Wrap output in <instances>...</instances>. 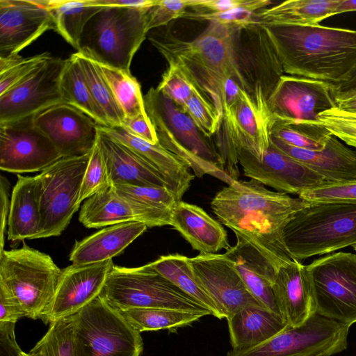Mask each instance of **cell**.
I'll use <instances>...</instances> for the list:
<instances>
[{"mask_svg":"<svg viewBox=\"0 0 356 356\" xmlns=\"http://www.w3.org/2000/svg\"><path fill=\"white\" fill-rule=\"evenodd\" d=\"M147 36L168 64H175L184 71L215 107L222 121L228 81L232 80L254 99H268L284 74L268 35L259 23L209 22L191 41L169 31H149Z\"/></svg>","mask_w":356,"mask_h":356,"instance_id":"1","label":"cell"},{"mask_svg":"<svg viewBox=\"0 0 356 356\" xmlns=\"http://www.w3.org/2000/svg\"><path fill=\"white\" fill-rule=\"evenodd\" d=\"M309 203L250 179L236 180L223 188L213 198L211 207L236 238L249 243L278 269L294 260L285 247L284 229Z\"/></svg>","mask_w":356,"mask_h":356,"instance_id":"2","label":"cell"},{"mask_svg":"<svg viewBox=\"0 0 356 356\" xmlns=\"http://www.w3.org/2000/svg\"><path fill=\"white\" fill-rule=\"evenodd\" d=\"M284 74L340 81L356 66V31L320 24L263 25Z\"/></svg>","mask_w":356,"mask_h":356,"instance_id":"3","label":"cell"},{"mask_svg":"<svg viewBox=\"0 0 356 356\" xmlns=\"http://www.w3.org/2000/svg\"><path fill=\"white\" fill-rule=\"evenodd\" d=\"M144 102L159 144L184 160L195 176L209 175L227 185L234 181L227 175L216 145L179 106L156 88L149 90Z\"/></svg>","mask_w":356,"mask_h":356,"instance_id":"4","label":"cell"},{"mask_svg":"<svg viewBox=\"0 0 356 356\" xmlns=\"http://www.w3.org/2000/svg\"><path fill=\"white\" fill-rule=\"evenodd\" d=\"M285 247L300 261L356 245V202H309L285 226Z\"/></svg>","mask_w":356,"mask_h":356,"instance_id":"5","label":"cell"},{"mask_svg":"<svg viewBox=\"0 0 356 356\" xmlns=\"http://www.w3.org/2000/svg\"><path fill=\"white\" fill-rule=\"evenodd\" d=\"M149 8L102 7L86 24L79 52L99 64L130 71L132 59L148 33Z\"/></svg>","mask_w":356,"mask_h":356,"instance_id":"6","label":"cell"},{"mask_svg":"<svg viewBox=\"0 0 356 356\" xmlns=\"http://www.w3.org/2000/svg\"><path fill=\"white\" fill-rule=\"evenodd\" d=\"M99 298L120 312L134 308H163L211 312L162 276L151 264L136 268L112 267Z\"/></svg>","mask_w":356,"mask_h":356,"instance_id":"7","label":"cell"},{"mask_svg":"<svg viewBox=\"0 0 356 356\" xmlns=\"http://www.w3.org/2000/svg\"><path fill=\"white\" fill-rule=\"evenodd\" d=\"M62 270L47 254L25 243L0 252V290L14 298L25 316L41 317L55 294Z\"/></svg>","mask_w":356,"mask_h":356,"instance_id":"8","label":"cell"},{"mask_svg":"<svg viewBox=\"0 0 356 356\" xmlns=\"http://www.w3.org/2000/svg\"><path fill=\"white\" fill-rule=\"evenodd\" d=\"M268 99L252 98L239 90L234 102L225 112L216 147L227 175L234 181L240 175L236 149H244L261 159L270 145V131L275 121Z\"/></svg>","mask_w":356,"mask_h":356,"instance_id":"9","label":"cell"},{"mask_svg":"<svg viewBox=\"0 0 356 356\" xmlns=\"http://www.w3.org/2000/svg\"><path fill=\"white\" fill-rule=\"evenodd\" d=\"M90 154L61 158L38 175L40 181L38 238L60 235L78 211Z\"/></svg>","mask_w":356,"mask_h":356,"instance_id":"10","label":"cell"},{"mask_svg":"<svg viewBox=\"0 0 356 356\" xmlns=\"http://www.w3.org/2000/svg\"><path fill=\"white\" fill-rule=\"evenodd\" d=\"M316 314L341 323H356V254L337 252L306 266Z\"/></svg>","mask_w":356,"mask_h":356,"instance_id":"11","label":"cell"},{"mask_svg":"<svg viewBox=\"0 0 356 356\" xmlns=\"http://www.w3.org/2000/svg\"><path fill=\"white\" fill-rule=\"evenodd\" d=\"M350 327L315 314L300 326H287L255 347L231 350L227 356H331L346 349Z\"/></svg>","mask_w":356,"mask_h":356,"instance_id":"12","label":"cell"},{"mask_svg":"<svg viewBox=\"0 0 356 356\" xmlns=\"http://www.w3.org/2000/svg\"><path fill=\"white\" fill-rule=\"evenodd\" d=\"M72 317L85 356L140 355V332L99 297Z\"/></svg>","mask_w":356,"mask_h":356,"instance_id":"13","label":"cell"},{"mask_svg":"<svg viewBox=\"0 0 356 356\" xmlns=\"http://www.w3.org/2000/svg\"><path fill=\"white\" fill-rule=\"evenodd\" d=\"M34 115L0 122V169L13 173L43 171L63 158L35 126Z\"/></svg>","mask_w":356,"mask_h":356,"instance_id":"14","label":"cell"},{"mask_svg":"<svg viewBox=\"0 0 356 356\" xmlns=\"http://www.w3.org/2000/svg\"><path fill=\"white\" fill-rule=\"evenodd\" d=\"M67 59L50 56L20 83L0 96V122L34 115L64 103L61 76Z\"/></svg>","mask_w":356,"mask_h":356,"instance_id":"15","label":"cell"},{"mask_svg":"<svg viewBox=\"0 0 356 356\" xmlns=\"http://www.w3.org/2000/svg\"><path fill=\"white\" fill-rule=\"evenodd\" d=\"M236 155L245 176L280 193L299 196L327 184L322 176L282 152L270 140L261 159L242 148L236 149Z\"/></svg>","mask_w":356,"mask_h":356,"instance_id":"16","label":"cell"},{"mask_svg":"<svg viewBox=\"0 0 356 356\" xmlns=\"http://www.w3.org/2000/svg\"><path fill=\"white\" fill-rule=\"evenodd\" d=\"M275 120L320 122L319 114L337 107L332 84L284 74L268 99Z\"/></svg>","mask_w":356,"mask_h":356,"instance_id":"17","label":"cell"},{"mask_svg":"<svg viewBox=\"0 0 356 356\" xmlns=\"http://www.w3.org/2000/svg\"><path fill=\"white\" fill-rule=\"evenodd\" d=\"M113 266L112 259L90 264H72L62 270L50 304L41 320L51 324L72 316L99 297Z\"/></svg>","mask_w":356,"mask_h":356,"instance_id":"18","label":"cell"},{"mask_svg":"<svg viewBox=\"0 0 356 356\" xmlns=\"http://www.w3.org/2000/svg\"><path fill=\"white\" fill-rule=\"evenodd\" d=\"M189 261L222 318L227 319L245 307H264L224 254H200L189 258Z\"/></svg>","mask_w":356,"mask_h":356,"instance_id":"19","label":"cell"},{"mask_svg":"<svg viewBox=\"0 0 356 356\" xmlns=\"http://www.w3.org/2000/svg\"><path fill=\"white\" fill-rule=\"evenodd\" d=\"M34 123L63 158L88 154L97 140L99 124L81 110L65 103L37 113Z\"/></svg>","mask_w":356,"mask_h":356,"instance_id":"20","label":"cell"},{"mask_svg":"<svg viewBox=\"0 0 356 356\" xmlns=\"http://www.w3.org/2000/svg\"><path fill=\"white\" fill-rule=\"evenodd\" d=\"M49 29L51 15L38 0H0V58L19 55Z\"/></svg>","mask_w":356,"mask_h":356,"instance_id":"21","label":"cell"},{"mask_svg":"<svg viewBox=\"0 0 356 356\" xmlns=\"http://www.w3.org/2000/svg\"><path fill=\"white\" fill-rule=\"evenodd\" d=\"M273 291L280 315L289 326H300L316 314L312 282L300 261L292 260L278 268Z\"/></svg>","mask_w":356,"mask_h":356,"instance_id":"22","label":"cell"},{"mask_svg":"<svg viewBox=\"0 0 356 356\" xmlns=\"http://www.w3.org/2000/svg\"><path fill=\"white\" fill-rule=\"evenodd\" d=\"M99 126L104 131L130 147L159 172L177 200H181L195 177L184 160L159 143H150L131 134L123 127Z\"/></svg>","mask_w":356,"mask_h":356,"instance_id":"23","label":"cell"},{"mask_svg":"<svg viewBox=\"0 0 356 356\" xmlns=\"http://www.w3.org/2000/svg\"><path fill=\"white\" fill-rule=\"evenodd\" d=\"M97 143L104 158L112 185L169 188L159 172L130 147L104 131L99 125Z\"/></svg>","mask_w":356,"mask_h":356,"instance_id":"24","label":"cell"},{"mask_svg":"<svg viewBox=\"0 0 356 356\" xmlns=\"http://www.w3.org/2000/svg\"><path fill=\"white\" fill-rule=\"evenodd\" d=\"M270 140L282 152L322 176L327 184L356 181V152L343 145L334 136L321 151L293 147L271 136Z\"/></svg>","mask_w":356,"mask_h":356,"instance_id":"25","label":"cell"},{"mask_svg":"<svg viewBox=\"0 0 356 356\" xmlns=\"http://www.w3.org/2000/svg\"><path fill=\"white\" fill-rule=\"evenodd\" d=\"M236 243L229 246L224 254L233 262L258 302L281 316L273 291L278 269L249 243L241 238H236Z\"/></svg>","mask_w":356,"mask_h":356,"instance_id":"26","label":"cell"},{"mask_svg":"<svg viewBox=\"0 0 356 356\" xmlns=\"http://www.w3.org/2000/svg\"><path fill=\"white\" fill-rule=\"evenodd\" d=\"M170 225L201 254H217L229 247L223 227L197 205L179 201L173 209Z\"/></svg>","mask_w":356,"mask_h":356,"instance_id":"27","label":"cell"},{"mask_svg":"<svg viewBox=\"0 0 356 356\" xmlns=\"http://www.w3.org/2000/svg\"><path fill=\"white\" fill-rule=\"evenodd\" d=\"M147 229V226L140 222H128L106 227L76 241L69 259L73 264H90L112 259Z\"/></svg>","mask_w":356,"mask_h":356,"instance_id":"28","label":"cell"},{"mask_svg":"<svg viewBox=\"0 0 356 356\" xmlns=\"http://www.w3.org/2000/svg\"><path fill=\"white\" fill-rule=\"evenodd\" d=\"M40 181L35 177L17 175L10 197L8 240L38 238L40 229Z\"/></svg>","mask_w":356,"mask_h":356,"instance_id":"29","label":"cell"},{"mask_svg":"<svg viewBox=\"0 0 356 356\" xmlns=\"http://www.w3.org/2000/svg\"><path fill=\"white\" fill-rule=\"evenodd\" d=\"M227 320L234 351L255 347L289 326L280 315L260 307H245Z\"/></svg>","mask_w":356,"mask_h":356,"instance_id":"30","label":"cell"},{"mask_svg":"<svg viewBox=\"0 0 356 356\" xmlns=\"http://www.w3.org/2000/svg\"><path fill=\"white\" fill-rule=\"evenodd\" d=\"M79 220L86 227L96 229L128 222L143 223L138 208L120 197L112 185L85 201Z\"/></svg>","mask_w":356,"mask_h":356,"instance_id":"31","label":"cell"},{"mask_svg":"<svg viewBox=\"0 0 356 356\" xmlns=\"http://www.w3.org/2000/svg\"><path fill=\"white\" fill-rule=\"evenodd\" d=\"M341 0H288L261 10L256 21L262 25H318L336 15Z\"/></svg>","mask_w":356,"mask_h":356,"instance_id":"32","label":"cell"},{"mask_svg":"<svg viewBox=\"0 0 356 356\" xmlns=\"http://www.w3.org/2000/svg\"><path fill=\"white\" fill-rule=\"evenodd\" d=\"M112 186L120 197L139 209L143 223L147 227L170 225L173 209L179 200L169 188L124 184Z\"/></svg>","mask_w":356,"mask_h":356,"instance_id":"33","label":"cell"},{"mask_svg":"<svg viewBox=\"0 0 356 356\" xmlns=\"http://www.w3.org/2000/svg\"><path fill=\"white\" fill-rule=\"evenodd\" d=\"M50 12L54 30L79 51L83 29L102 6L95 0H38Z\"/></svg>","mask_w":356,"mask_h":356,"instance_id":"34","label":"cell"},{"mask_svg":"<svg viewBox=\"0 0 356 356\" xmlns=\"http://www.w3.org/2000/svg\"><path fill=\"white\" fill-rule=\"evenodd\" d=\"M150 264L162 276L207 308L211 315L222 318L216 303L195 274L189 257L179 254L163 255Z\"/></svg>","mask_w":356,"mask_h":356,"instance_id":"35","label":"cell"},{"mask_svg":"<svg viewBox=\"0 0 356 356\" xmlns=\"http://www.w3.org/2000/svg\"><path fill=\"white\" fill-rule=\"evenodd\" d=\"M60 89L64 103L81 110L99 125L109 127L105 115L91 95L75 54L67 59L61 76Z\"/></svg>","mask_w":356,"mask_h":356,"instance_id":"36","label":"cell"},{"mask_svg":"<svg viewBox=\"0 0 356 356\" xmlns=\"http://www.w3.org/2000/svg\"><path fill=\"white\" fill-rule=\"evenodd\" d=\"M138 332L176 330L209 314L163 308H134L118 312Z\"/></svg>","mask_w":356,"mask_h":356,"instance_id":"37","label":"cell"},{"mask_svg":"<svg viewBox=\"0 0 356 356\" xmlns=\"http://www.w3.org/2000/svg\"><path fill=\"white\" fill-rule=\"evenodd\" d=\"M23 356H85L73 317L51 323L44 337Z\"/></svg>","mask_w":356,"mask_h":356,"instance_id":"38","label":"cell"},{"mask_svg":"<svg viewBox=\"0 0 356 356\" xmlns=\"http://www.w3.org/2000/svg\"><path fill=\"white\" fill-rule=\"evenodd\" d=\"M82 70L91 95L105 115L109 127H122L124 115L97 63L86 55L74 53Z\"/></svg>","mask_w":356,"mask_h":356,"instance_id":"39","label":"cell"},{"mask_svg":"<svg viewBox=\"0 0 356 356\" xmlns=\"http://www.w3.org/2000/svg\"><path fill=\"white\" fill-rule=\"evenodd\" d=\"M270 136L293 147L321 151L332 135L320 122L288 120H275Z\"/></svg>","mask_w":356,"mask_h":356,"instance_id":"40","label":"cell"},{"mask_svg":"<svg viewBox=\"0 0 356 356\" xmlns=\"http://www.w3.org/2000/svg\"><path fill=\"white\" fill-rule=\"evenodd\" d=\"M99 65L124 115V119L147 114L140 84L130 71Z\"/></svg>","mask_w":356,"mask_h":356,"instance_id":"41","label":"cell"},{"mask_svg":"<svg viewBox=\"0 0 356 356\" xmlns=\"http://www.w3.org/2000/svg\"><path fill=\"white\" fill-rule=\"evenodd\" d=\"M51 55L48 52L23 58H0V96L20 83Z\"/></svg>","mask_w":356,"mask_h":356,"instance_id":"42","label":"cell"},{"mask_svg":"<svg viewBox=\"0 0 356 356\" xmlns=\"http://www.w3.org/2000/svg\"><path fill=\"white\" fill-rule=\"evenodd\" d=\"M273 3V2L270 0H250L249 3L244 6L222 13H196L187 11L184 18L227 24H249L257 23L256 14L261 10L268 8L269 5Z\"/></svg>","mask_w":356,"mask_h":356,"instance_id":"43","label":"cell"},{"mask_svg":"<svg viewBox=\"0 0 356 356\" xmlns=\"http://www.w3.org/2000/svg\"><path fill=\"white\" fill-rule=\"evenodd\" d=\"M181 109L206 137L211 138L219 131L222 120L215 107L200 91L195 92Z\"/></svg>","mask_w":356,"mask_h":356,"instance_id":"44","label":"cell"},{"mask_svg":"<svg viewBox=\"0 0 356 356\" xmlns=\"http://www.w3.org/2000/svg\"><path fill=\"white\" fill-rule=\"evenodd\" d=\"M156 89L183 108L197 87L184 71L175 64L169 63Z\"/></svg>","mask_w":356,"mask_h":356,"instance_id":"45","label":"cell"},{"mask_svg":"<svg viewBox=\"0 0 356 356\" xmlns=\"http://www.w3.org/2000/svg\"><path fill=\"white\" fill-rule=\"evenodd\" d=\"M112 184L102 151L96 143L90 154L88 164L83 179L79 204Z\"/></svg>","mask_w":356,"mask_h":356,"instance_id":"46","label":"cell"},{"mask_svg":"<svg viewBox=\"0 0 356 356\" xmlns=\"http://www.w3.org/2000/svg\"><path fill=\"white\" fill-rule=\"evenodd\" d=\"M318 117L320 123L332 136L356 148V114L334 107L320 113Z\"/></svg>","mask_w":356,"mask_h":356,"instance_id":"47","label":"cell"},{"mask_svg":"<svg viewBox=\"0 0 356 356\" xmlns=\"http://www.w3.org/2000/svg\"><path fill=\"white\" fill-rule=\"evenodd\" d=\"M191 0H157L147 13V29H152L166 26L177 18H184Z\"/></svg>","mask_w":356,"mask_h":356,"instance_id":"48","label":"cell"},{"mask_svg":"<svg viewBox=\"0 0 356 356\" xmlns=\"http://www.w3.org/2000/svg\"><path fill=\"white\" fill-rule=\"evenodd\" d=\"M298 197L308 202H356V181L325 184L309 190Z\"/></svg>","mask_w":356,"mask_h":356,"instance_id":"49","label":"cell"},{"mask_svg":"<svg viewBox=\"0 0 356 356\" xmlns=\"http://www.w3.org/2000/svg\"><path fill=\"white\" fill-rule=\"evenodd\" d=\"M131 134L152 144L159 143L155 128L147 114H140L124 120L122 126Z\"/></svg>","mask_w":356,"mask_h":356,"instance_id":"50","label":"cell"},{"mask_svg":"<svg viewBox=\"0 0 356 356\" xmlns=\"http://www.w3.org/2000/svg\"><path fill=\"white\" fill-rule=\"evenodd\" d=\"M250 0H191L189 8L196 13H222L244 6Z\"/></svg>","mask_w":356,"mask_h":356,"instance_id":"51","label":"cell"},{"mask_svg":"<svg viewBox=\"0 0 356 356\" xmlns=\"http://www.w3.org/2000/svg\"><path fill=\"white\" fill-rule=\"evenodd\" d=\"M15 323L0 322V356H23L15 334Z\"/></svg>","mask_w":356,"mask_h":356,"instance_id":"52","label":"cell"},{"mask_svg":"<svg viewBox=\"0 0 356 356\" xmlns=\"http://www.w3.org/2000/svg\"><path fill=\"white\" fill-rule=\"evenodd\" d=\"M0 197H1V227H0V252L4 250L5 235L10 212V183L7 178L0 177Z\"/></svg>","mask_w":356,"mask_h":356,"instance_id":"53","label":"cell"},{"mask_svg":"<svg viewBox=\"0 0 356 356\" xmlns=\"http://www.w3.org/2000/svg\"><path fill=\"white\" fill-rule=\"evenodd\" d=\"M26 317L19 304L11 296L0 290V322L16 323Z\"/></svg>","mask_w":356,"mask_h":356,"instance_id":"54","label":"cell"},{"mask_svg":"<svg viewBox=\"0 0 356 356\" xmlns=\"http://www.w3.org/2000/svg\"><path fill=\"white\" fill-rule=\"evenodd\" d=\"M333 93L336 100L343 99L356 92V66L353 68L340 81L332 84Z\"/></svg>","mask_w":356,"mask_h":356,"instance_id":"55","label":"cell"},{"mask_svg":"<svg viewBox=\"0 0 356 356\" xmlns=\"http://www.w3.org/2000/svg\"><path fill=\"white\" fill-rule=\"evenodd\" d=\"M157 0H95L100 6H118L144 8L154 6Z\"/></svg>","mask_w":356,"mask_h":356,"instance_id":"56","label":"cell"},{"mask_svg":"<svg viewBox=\"0 0 356 356\" xmlns=\"http://www.w3.org/2000/svg\"><path fill=\"white\" fill-rule=\"evenodd\" d=\"M337 107L341 111L356 114V92L336 100Z\"/></svg>","mask_w":356,"mask_h":356,"instance_id":"57","label":"cell"},{"mask_svg":"<svg viewBox=\"0 0 356 356\" xmlns=\"http://www.w3.org/2000/svg\"><path fill=\"white\" fill-rule=\"evenodd\" d=\"M356 11V0H341L336 9V15Z\"/></svg>","mask_w":356,"mask_h":356,"instance_id":"58","label":"cell"},{"mask_svg":"<svg viewBox=\"0 0 356 356\" xmlns=\"http://www.w3.org/2000/svg\"><path fill=\"white\" fill-rule=\"evenodd\" d=\"M355 250L356 251V245L353 246Z\"/></svg>","mask_w":356,"mask_h":356,"instance_id":"59","label":"cell"}]
</instances>
